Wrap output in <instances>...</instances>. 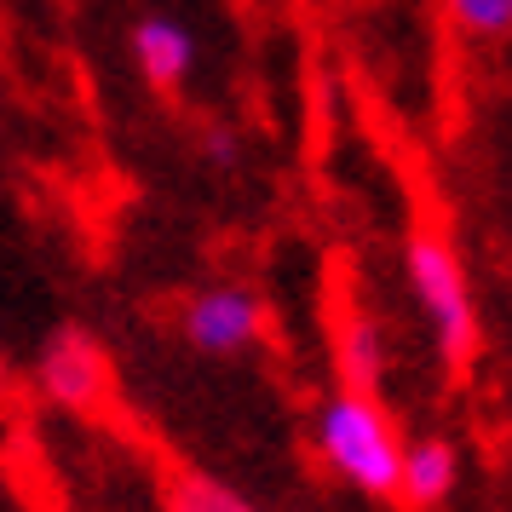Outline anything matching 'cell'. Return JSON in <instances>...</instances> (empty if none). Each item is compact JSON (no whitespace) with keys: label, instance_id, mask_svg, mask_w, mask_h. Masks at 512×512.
<instances>
[{"label":"cell","instance_id":"cell-1","mask_svg":"<svg viewBox=\"0 0 512 512\" xmlns=\"http://www.w3.org/2000/svg\"><path fill=\"white\" fill-rule=\"evenodd\" d=\"M311 443H317L323 466L340 484L363 489L374 501H392L403 432H397L392 409L380 403V392H369V386H334L328 397H317Z\"/></svg>","mask_w":512,"mask_h":512},{"label":"cell","instance_id":"cell-10","mask_svg":"<svg viewBox=\"0 0 512 512\" xmlns=\"http://www.w3.org/2000/svg\"><path fill=\"white\" fill-rule=\"evenodd\" d=\"M196 150H202V162H208L213 173H236V167H242V139H236L231 127H208Z\"/></svg>","mask_w":512,"mask_h":512},{"label":"cell","instance_id":"cell-6","mask_svg":"<svg viewBox=\"0 0 512 512\" xmlns=\"http://www.w3.org/2000/svg\"><path fill=\"white\" fill-rule=\"evenodd\" d=\"M127 41H133L139 75L156 93H179L190 81V70H196V35H190V24L167 18V12H144Z\"/></svg>","mask_w":512,"mask_h":512},{"label":"cell","instance_id":"cell-2","mask_svg":"<svg viewBox=\"0 0 512 512\" xmlns=\"http://www.w3.org/2000/svg\"><path fill=\"white\" fill-rule=\"evenodd\" d=\"M403 271H409L415 305L426 311V328L438 340L443 363L455 374H466L478 363L484 323H478V294H472V277H466V259L455 248V236L443 225H432V219H415L409 236H403Z\"/></svg>","mask_w":512,"mask_h":512},{"label":"cell","instance_id":"cell-7","mask_svg":"<svg viewBox=\"0 0 512 512\" xmlns=\"http://www.w3.org/2000/svg\"><path fill=\"white\" fill-rule=\"evenodd\" d=\"M334 363H340V374H346V386H380L386 380V369H392V340H386V328H380V317L374 311H346L340 317V328H334Z\"/></svg>","mask_w":512,"mask_h":512},{"label":"cell","instance_id":"cell-9","mask_svg":"<svg viewBox=\"0 0 512 512\" xmlns=\"http://www.w3.org/2000/svg\"><path fill=\"white\" fill-rule=\"evenodd\" d=\"M449 24L461 29L466 41H507L512 35V0H443Z\"/></svg>","mask_w":512,"mask_h":512},{"label":"cell","instance_id":"cell-5","mask_svg":"<svg viewBox=\"0 0 512 512\" xmlns=\"http://www.w3.org/2000/svg\"><path fill=\"white\" fill-rule=\"evenodd\" d=\"M461 484V443L438 438V432H420V438H403V455H397V489L392 501L409 512H438Z\"/></svg>","mask_w":512,"mask_h":512},{"label":"cell","instance_id":"cell-4","mask_svg":"<svg viewBox=\"0 0 512 512\" xmlns=\"http://www.w3.org/2000/svg\"><path fill=\"white\" fill-rule=\"evenodd\" d=\"M35 380H41L47 403L70 409V415H93L98 403L110 397V351L98 346L87 328H58L41 346Z\"/></svg>","mask_w":512,"mask_h":512},{"label":"cell","instance_id":"cell-8","mask_svg":"<svg viewBox=\"0 0 512 512\" xmlns=\"http://www.w3.org/2000/svg\"><path fill=\"white\" fill-rule=\"evenodd\" d=\"M162 512H259L254 501H242L231 484L202 478V472H167L162 484Z\"/></svg>","mask_w":512,"mask_h":512},{"label":"cell","instance_id":"cell-3","mask_svg":"<svg viewBox=\"0 0 512 512\" xmlns=\"http://www.w3.org/2000/svg\"><path fill=\"white\" fill-rule=\"evenodd\" d=\"M271 305L259 300V288L248 282H208L179 305V334L190 351L202 357H242L265 340Z\"/></svg>","mask_w":512,"mask_h":512}]
</instances>
